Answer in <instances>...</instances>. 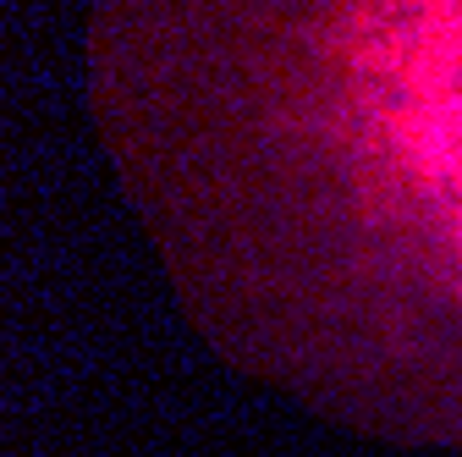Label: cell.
<instances>
[{"label": "cell", "instance_id": "6da1fadb", "mask_svg": "<svg viewBox=\"0 0 462 457\" xmlns=\"http://www.w3.org/2000/svg\"><path fill=\"white\" fill-rule=\"evenodd\" d=\"M396 149L462 204V0H408L369 55Z\"/></svg>", "mask_w": 462, "mask_h": 457}]
</instances>
